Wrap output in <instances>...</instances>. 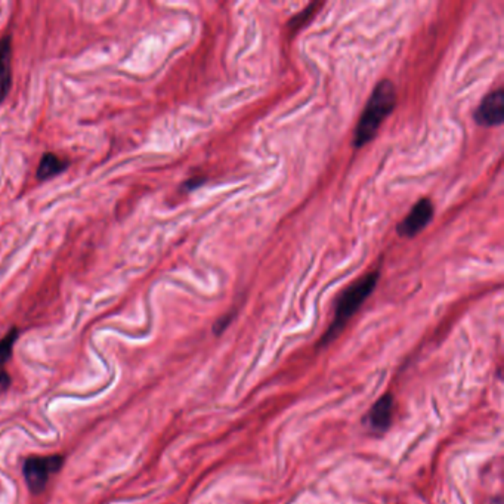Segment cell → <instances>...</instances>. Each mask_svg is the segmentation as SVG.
Masks as SVG:
<instances>
[{"instance_id":"obj_10","label":"cell","mask_w":504,"mask_h":504,"mask_svg":"<svg viewBox=\"0 0 504 504\" xmlns=\"http://www.w3.org/2000/svg\"><path fill=\"white\" fill-rule=\"evenodd\" d=\"M319 6H321V3H311L306 9H304V11H302L300 14H297L293 19H290V23H288L290 28L291 30H299V28L304 27V24L308 23L309 19L314 17V14L317 12V9Z\"/></svg>"},{"instance_id":"obj_5","label":"cell","mask_w":504,"mask_h":504,"mask_svg":"<svg viewBox=\"0 0 504 504\" xmlns=\"http://www.w3.org/2000/svg\"><path fill=\"white\" fill-rule=\"evenodd\" d=\"M504 120V92L498 87L485 95L475 111V122L483 127L500 126Z\"/></svg>"},{"instance_id":"obj_7","label":"cell","mask_w":504,"mask_h":504,"mask_svg":"<svg viewBox=\"0 0 504 504\" xmlns=\"http://www.w3.org/2000/svg\"><path fill=\"white\" fill-rule=\"evenodd\" d=\"M392 410H394V399L390 395H383L375 406H372L370 414H368V423L370 426L375 430H386L390 425L392 419Z\"/></svg>"},{"instance_id":"obj_11","label":"cell","mask_w":504,"mask_h":504,"mask_svg":"<svg viewBox=\"0 0 504 504\" xmlns=\"http://www.w3.org/2000/svg\"><path fill=\"white\" fill-rule=\"evenodd\" d=\"M204 182H206V179H203V178H193L184 184V188L187 191H193V189H197L200 185H203Z\"/></svg>"},{"instance_id":"obj_3","label":"cell","mask_w":504,"mask_h":504,"mask_svg":"<svg viewBox=\"0 0 504 504\" xmlns=\"http://www.w3.org/2000/svg\"><path fill=\"white\" fill-rule=\"evenodd\" d=\"M63 461L61 456L30 457L24 463V478L28 488L33 492H42L49 478L61 469Z\"/></svg>"},{"instance_id":"obj_4","label":"cell","mask_w":504,"mask_h":504,"mask_svg":"<svg viewBox=\"0 0 504 504\" xmlns=\"http://www.w3.org/2000/svg\"><path fill=\"white\" fill-rule=\"evenodd\" d=\"M433 203L429 198H420L417 203L412 206L410 213L404 218V220L397 227V233L404 238H412L428 227L433 218Z\"/></svg>"},{"instance_id":"obj_8","label":"cell","mask_w":504,"mask_h":504,"mask_svg":"<svg viewBox=\"0 0 504 504\" xmlns=\"http://www.w3.org/2000/svg\"><path fill=\"white\" fill-rule=\"evenodd\" d=\"M67 166H68V163L64 158H61L54 153H46L42 157V160H40V165H39L36 175L40 180H46V179L54 178L58 174L64 172Z\"/></svg>"},{"instance_id":"obj_1","label":"cell","mask_w":504,"mask_h":504,"mask_svg":"<svg viewBox=\"0 0 504 504\" xmlns=\"http://www.w3.org/2000/svg\"><path fill=\"white\" fill-rule=\"evenodd\" d=\"M397 105V90L390 80H381L372 90L368 103L359 117L354 135V147L362 148L377 135L385 118Z\"/></svg>"},{"instance_id":"obj_12","label":"cell","mask_w":504,"mask_h":504,"mask_svg":"<svg viewBox=\"0 0 504 504\" xmlns=\"http://www.w3.org/2000/svg\"><path fill=\"white\" fill-rule=\"evenodd\" d=\"M9 383H11V379H9V376L6 375V371L0 370V392H3L8 389Z\"/></svg>"},{"instance_id":"obj_2","label":"cell","mask_w":504,"mask_h":504,"mask_svg":"<svg viewBox=\"0 0 504 504\" xmlns=\"http://www.w3.org/2000/svg\"><path fill=\"white\" fill-rule=\"evenodd\" d=\"M379 277H380L379 271H371L367 275L358 278L355 283H352L344 293L340 295L336 304L335 318H333L331 326L324 335V339H322V344L328 345L330 342L339 337L342 330L345 328L349 319L357 314L362 304H364L368 296L372 293V290L376 288Z\"/></svg>"},{"instance_id":"obj_9","label":"cell","mask_w":504,"mask_h":504,"mask_svg":"<svg viewBox=\"0 0 504 504\" xmlns=\"http://www.w3.org/2000/svg\"><path fill=\"white\" fill-rule=\"evenodd\" d=\"M17 337H18V330L12 328L2 340H0V364H5L9 357L12 355V348Z\"/></svg>"},{"instance_id":"obj_6","label":"cell","mask_w":504,"mask_h":504,"mask_svg":"<svg viewBox=\"0 0 504 504\" xmlns=\"http://www.w3.org/2000/svg\"><path fill=\"white\" fill-rule=\"evenodd\" d=\"M11 37L6 36L0 39V103H3L9 89H11Z\"/></svg>"}]
</instances>
